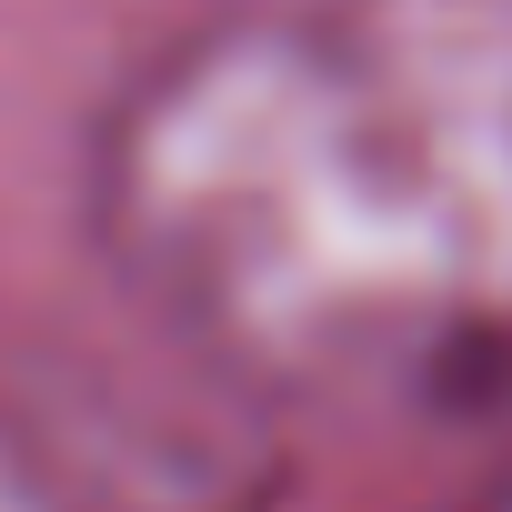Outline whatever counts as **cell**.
I'll use <instances>...</instances> for the list:
<instances>
[{
    "label": "cell",
    "mask_w": 512,
    "mask_h": 512,
    "mask_svg": "<svg viewBox=\"0 0 512 512\" xmlns=\"http://www.w3.org/2000/svg\"><path fill=\"white\" fill-rule=\"evenodd\" d=\"M111 272L302 402L512 382V0H272L101 121Z\"/></svg>",
    "instance_id": "6da1fadb"
}]
</instances>
